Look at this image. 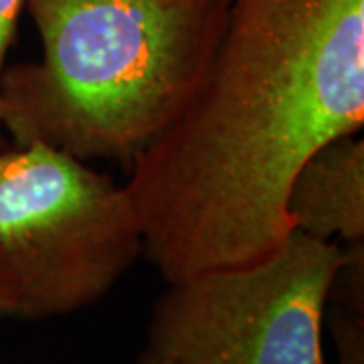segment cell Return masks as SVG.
I'll return each instance as SVG.
<instances>
[{
	"label": "cell",
	"instance_id": "6da1fadb",
	"mask_svg": "<svg viewBox=\"0 0 364 364\" xmlns=\"http://www.w3.org/2000/svg\"><path fill=\"white\" fill-rule=\"evenodd\" d=\"M363 124L364 0H229L195 102L124 184L142 257L166 284L265 259L294 174Z\"/></svg>",
	"mask_w": 364,
	"mask_h": 364
},
{
	"label": "cell",
	"instance_id": "7a4b0ae2",
	"mask_svg": "<svg viewBox=\"0 0 364 364\" xmlns=\"http://www.w3.org/2000/svg\"><path fill=\"white\" fill-rule=\"evenodd\" d=\"M43 57L4 65L0 119L13 144L83 162L134 160L203 87L229 0H25Z\"/></svg>",
	"mask_w": 364,
	"mask_h": 364
},
{
	"label": "cell",
	"instance_id": "3957f363",
	"mask_svg": "<svg viewBox=\"0 0 364 364\" xmlns=\"http://www.w3.org/2000/svg\"><path fill=\"white\" fill-rule=\"evenodd\" d=\"M142 249L124 184L47 144L0 146V318L35 322L83 310Z\"/></svg>",
	"mask_w": 364,
	"mask_h": 364
},
{
	"label": "cell",
	"instance_id": "277c9868",
	"mask_svg": "<svg viewBox=\"0 0 364 364\" xmlns=\"http://www.w3.org/2000/svg\"><path fill=\"white\" fill-rule=\"evenodd\" d=\"M342 259L338 243L291 231L257 263L168 284L152 308L142 358L326 364L324 308Z\"/></svg>",
	"mask_w": 364,
	"mask_h": 364
},
{
	"label": "cell",
	"instance_id": "5b68a950",
	"mask_svg": "<svg viewBox=\"0 0 364 364\" xmlns=\"http://www.w3.org/2000/svg\"><path fill=\"white\" fill-rule=\"evenodd\" d=\"M294 231L346 243L364 239V140L356 134L324 144L294 174L286 198Z\"/></svg>",
	"mask_w": 364,
	"mask_h": 364
},
{
	"label": "cell",
	"instance_id": "8992f818",
	"mask_svg": "<svg viewBox=\"0 0 364 364\" xmlns=\"http://www.w3.org/2000/svg\"><path fill=\"white\" fill-rule=\"evenodd\" d=\"M342 308L330 314V330L338 350V364H364L363 301L334 299Z\"/></svg>",
	"mask_w": 364,
	"mask_h": 364
},
{
	"label": "cell",
	"instance_id": "52a82bcc",
	"mask_svg": "<svg viewBox=\"0 0 364 364\" xmlns=\"http://www.w3.org/2000/svg\"><path fill=\"white\" fill-rule=\"evenodd\" d=\"M23 4H25V0H0V73L6 65V53L13 45L14 31H16ZM2 134L4 130H2V119H0V146L4 144Z\"/></svg>",
	"mask_w": 364,
	"mask_h": 364
},
{
	"label": "cell",
	"instance_id": "ba28073f",
	"mask_svg": "<svg viewBox=\"0 0 364 364\" xmlns=\"http://www.w3.org/2000/svg\"><path fill=\"white\" fill-rule=\"evenodd\" d=\"M140 364H174L170 360H162V358H156V360H146V358H140Z\"/></svg>",
	"mask_w": 364,
	"mask_h": 364
}]
</instances>
